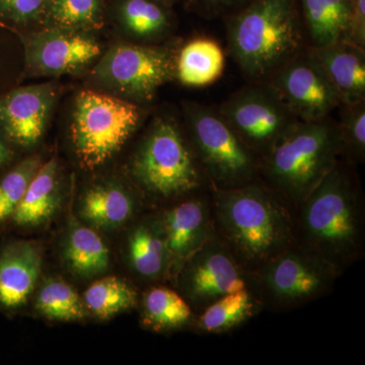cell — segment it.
Here are the masks:
<instances>
[{
  "instance_id": "cell-1",
  "label": "cell",
  "mask_w": 365,
  "mask_h": 365,
  "mask_svg": "<svg viewBox=\"0 0 365 365\" xmlns=\"http://www.w3.org/2000/svg\"><path fill=\"white\" fill-rule=\"evenodd\" d=\"M209 192L215 232L249 273L297 241L294 209L261 180Z\"/></svg>"
},
{
  "instance_id": "cell-2",
  "label": "cell",
  "mask_w": 365,
  "mask_h": 365,
  "mask_svg": "<svg viewBox=\"0 0 365 365\" xmlns=\"http://www.w3.org/2000/svg\"><path fill=\"white\" fill-rule=\"evenodd\" d=\"M297 239L341 273L364 255V205L351 170L342 160L294 209Z\"/></svg>"
},
{
  "instance_id": "cell-3",
  "label": "cell",
  "mask_w": 365,
  "mask_h": 365,
  "mask_svg": "<svg viewBox=\"0 0 365 365\" xmlns=\"http://www.w3.org/2000/svg\"><path fill=\"white\" fill-rule=\"evenodd\" d=\"M223 20L228 53L253 83L267 81L307 48L299 0H253Z\"/></svg>"
},
{
  "instance_id": "cell-4",
  "label": "cell",
  "mask_w": 365,
  "mask_h": 365,
  "mask_svg": "<svg viewBox=\"0 0 365 365\" xmlns=\"http://www.w3.org/2000/svg\"><path fill=\"white\" fill-rule=\"evenodd\" d=\"M343 155L339 128L330 117L299 120L261 158L260 180L294 210Z\"/></svg>"
},
{
  "instance_id": "cell-5",
  "label": "cell",
  "mask_w": 365,
  "mask_h": 365,
  "mask_svg": "<svg viewBox=\"0 0 365 365\" xmlns=\"http://www.w3.org/2000/svg\"><path fill=\"white\" fill-rule=\"evenodd\" d=\"M132 177L146 195L174 200L209 189L188 136L167 117L151 123L130 163Z\"/></svg>"
},
{
  "instance_id": "cell-6",
  "label": "cell",
  "mask_w": 365,
  "mask_h": 365,
  "mask_svg": "<svg viewBox=\"0 0 365 365\" xmlns=\"http://www.w3.org/2000/svg\"><path fill=\"white\" fill-rule=\"evenodd\" d=\"M188 139L210 189H232L260 180L261 158L250 150L217 109L185 106Z\"/></svg>"
},
{
  "instance_id": "cell-7",
  "label": "cell",
  "mask_w": 365,
  "mask_h": 365,
  "mask_svg": "<svg viewBox=\"0 0 365 365\" xmlns=\"http://www.w3.org/2000/svg\"><path fill=\"white\" fill-rule=\"evenodd\" d=\"M342 273L299 242L251 273L263 309L290 311L332 292Z\"/></svg>"
},
{
  "instance_id": "cell-8",
  "label": "cell",
  "mask_w": 365,
  "mask_h": 365,
  "mask_svg": "<svg viewBox=\"0 0 365 365\" xmlns=\"http://www.w3.org/2000/svg\"><path fill=\"white\" fill-rule=\"evenodd\" d=\"M139 106L132 101L83 91L74 106L71 140L79 163L93 170L121 150L140 121Z\"/></svg>"
},
{
  "instance_id": "cell-9",
  "label": "cell",
  "mask_w": 365,
  "mask_h": 365,
  "mask_svg": "<svg viewBox=\"0 0 365 365\" xmlns=\"http://www.w3.org/2000/svg\"><path fill=\"white\" fill-rule=\"evenodd\" d=\"M177 54L163 46H113L98 62L93 78L132 102H150L160 86L176 78Z\"/></svg>"
},
{
  "instance_id": "cell-10",
  "label": "cell",
  "mask_w": 365,
  "mask_h": 365,
  "mask_svg": "<svg viewBox=\"0 0 365 365\" xmlns=\"http://www.w3.org/2000/svg\"><path fill=\"white\" fill-rule=\"evenodd\" d=\"M217 110L260 158L299 121L267 81L245 86Z\"/></svg>"
},
{
  "instance_id": "cell-11",
  "label": "cell",
  "mask_w": 365,
  "mask_h": 365,
  "mask_svg": "<svg viewBox=\"0 0 365 365\" xmlns=\"http://www.w3.org/2000/svg\"><path fill=\"white\" fill-rule=\"evenodd\" d=\"M176 276L178 292L196 314L225 295L245 288L254 289L251 273L216 232L182 264Z\"/></svg>"
},
{
  "instance_id": "cell-12",
  "label": "cell",
  "mask_w": 365,
  "mask_h": 365,
  "mask_svg": "<svg viewBox=\"0 0 365 365\" xmlns=\"http://www.w3.org/2000/svg\"><path fill=\"white\" fill-rule=\"evenodd\" d=\"M267 83L300 121H321L339 108L338 91L309 47L290 59Z\"/></svg>"
},
{
  "instance_id": "cell-13",
  "label": "cell",
  "mask_w": 365,
  "mask_h": 365,
  "mask_svg": "<svg viewBox=\"0 0 365 365\" xmlns=\"http://www.w3.org/2000/svg\"><path fill=\"white\" fill-rule=\"evenodd\" d=\"M29 71L62 76L83 68L101 54L97 41L78 31L52 28L33 34L25 43Z\"/></svg>"
},
{
  "instance_id": "cell-14",
  "label": "cell",
  "mask_w": 365,
  "mask_h": 365,
  "mask_svg": "<svg viewBox=\"0 0 365 365\" xmlns=\"http://www.w3.org/2000/svg\"><path fill=\"white\" fill-rule=\"evenodd\" d=\"M170 259L176 274L182 263L215 234L209 189L182 198L160 213Z\"/></svg>"
},
{
  "instance_id": "cell-15",
  "label": "cell",
  "mask_w": 365,
  "mask_h": 365,
  "mask_svg": "<svg viewBox=\"0 0 365 365\" xmlns=\"http://www.w3.org/2000/svg\"><path fill=\"white\" fill-rule=\"evenodd\" d=\"M55 98L56 90L49 83L9 91L0 98V128L18 145H35L44 134Z\"/></svg>"
},
{
  "instance_id": "cell-16",
  "label": "cell",
  "mask_w": 365,
  "mask_h": 365,
  "mask_svg": "<svg viewBox=\"0 0 365 365\" xmlns=\"http://www.w3.org/2000/svg\"><path fill=\"white\" fill-rule=\"evenodd\" d=\"M42 269V255L33 242H14L0 255V304L16 309L28 302Z\"/></svg>"
},
{
  "instance_id": "cell-17",
  "label": "cell",
  "mask_w": 365,
  "mask_h": 365,
  "mask_svg": "<svg viewBox=\"0 0 365 365\" xmlns=\"http://www.w3.org/2000/svg\"><path fill=\"white\" fill-rule=\"evenodd\" d=\"M309 48L337 90L341 104L365 101V48L348 41Z\"/></svg>"
},
{
  "instance_id": "cell-18",
  "label": "cell",
  "mask_w": 365,
  "mask_h": 365,
  "mask_svg": "<svg viewBox=\"0 0 365 365\" xmlns=\"http://www.w3.org/2000/svg\"><path fill=\"white\" fill-rule=\"evenodd\" d=\"M127 240L129 264L139 277L155 281L172 273L160 215L137 222Z\"/></svg>"
},
{
  "instance_id": "cell-19",
  "label": "cell",
  "mask_w": 365,
  "mask_h": 365,
  "mask_svg": "<svg viewBox=\"0 0 365 365\" xmlns=\"http://www.w3.org/2000/svg\"><path fill=\"white\" fill-rule=\"evenodd\" d=\"M136 211V199L129 190L114 182H102L90 187L79 202L78 212L90 227L114 230L131 220Z\"/></svg>"
},
{
  "instance_id": "cell-20",
  "label": "cell",
  "mask_w": 365,
  "mask_h": 365,
  "mask_svg": "<svg viewBox=\"0 0 365 365\" xmlns=\"http://www.w3.org/2000/svg\"><path fill=\"white\" fill-rule=\"evenodd\" d=\"M58 163L55 158L41 165L21 199L13 218L16 225L35 227L45 225L60 205Z\"/></svg>"
},
{
  "instance_id": "cell-21",
  "label": "cell",
  "mask_w": 365,
  "mask_h": 365,
  "mask_svg": "<svg viewBox=\"0 0 365 365\" xmlns=\"http://www.w3.org/2000/svg\"><path fill=\"white\" fill-rule=\"evenodd\" d=\"M263 311L257 292L245 288L220 297L196 314L192 328L202 334L232 332L246 325Z\"/></svg>"
},
{
  "instance_id": "cell-22",
  "label": "cell",
  "mask_w": 365,
  "mask_h": 365,
  "mask_svg": "<svg viewBox=\"0 0 365 365\" xmlns=\"http://www.w3.org/2000/svg\"><path fill=\"white\" fill-rule=\"evenodd\" d=\"M311 47L347 39L352 0H299Z\"/></svg>"
},
{
  "instance_id": "cell-23",
  "label": "cell",
  "mask_w": 365,
  "mask_h": 365,
  "mask_svg": "<svg viewBox=\"0 0 365 365\" xmlns=\"http://www.w3.org/2000/svg\"><path fill=\"white\" fill-rule=\"evenodd\" d=\"M225 67V53L220 44L209 38H197L178 52L176 78L182 85L201 88L215 83Z\"/></svg>"
},
{
  "instance_id": "cell-24",
  "label": "cell",
  "mask_w": 365,
  "mask_h": 365,
  "mask_svg": "<svg viewBox=\"0 0 365 365\" xmlns=\"http://www.w3.org/2000/svg\"><path fill=\"white\" fill-rule=\"evenodd\" d=\"M67 267L78 277L90 278L109 268L110 253L105 242L90 227L72 222L63 250Z\"/></svg>"
},
{
  "instance_id": "cell-25",
  "label": "cell",
  "mask_w": 365,
  "mask_h": 365,
  "mask_svg": "<svg viewBox=\"0 0 365 365\" xmlns=\"http://www.w3.org/2000/svg\"><path fill=\"white\" fill-rule=\"evenodd\" d=\"M144 325L158 332H170L193 327L196 314L177 290L155 287L145 292L143 299Z\"/></svg>"
},
{
  "instance_id": "cell-26",
  "label": "cell",
  "mask_w": 365,
  "mask_h": 365,
  "mask_svg": "<svg viewBox=\"0 0 365 365\" xmlns=\"http://www.w3.org/2000/svg\"><path fill=\"white\" fill-rule=\"evenodd\" d=\"M83 302L88 313L98 319H108L135 307L138 294L126 281L109 276L93 282L86 289Z\"/></svg>"
},
{
  "instance_id": "cell-27",
  "label": "cell",
  "mask_w": 365,
  "mask_h": 365,
  "mask_svg": "<svg viewBox=\"0 0 365 365\" xmlns=\"http://www.w3.org/2000/svg\"><path fill=\"white\" fill-rule=\"evenodd\" d=\"M120 19L125 30L140 40L158 39L170 28L169 11L157 0H124Z\"/></svg>"
},
{
  "instance_id": "cell-28",
  "label": "cell",
  "mask_w": 365,
  "mask_h": 365,
  "mask_svg": "<svg viewBox=\"0 0 365 365\" xmlns=\"http://www.w3.org/2000/svg\"><path fill=\"white\" fill-rule=\"evenodd\" d=\"M36 309L45 318L59 322L81 321L88 314L83 299L61 279L46 281L38 294Z\"/></svg>"
},
{
  "instance_id": "cell-29",
  "label": "cell",
  "mask_w": 365,
  "mask_h": 365,
  "mask_svg": "<svg viewBox=\"0 0 365 365\" xmlns=\"http://www.w3.org/2000/svg\"><path fill=\"white\" fill-rule=\"evenodd\" d=\"M45 11L53 28L63 30L83 32L102 21L100 0H48Z\"/></svg>"
},
{
  "instance_id": "cell-30",
  "label": "cell",
  "mask_w": 365,
  "mask_h": 365,
  "mask_svg": "<svg viewBox=\"0 0 365 365\" xmlns=\"http://www.w3.org/2000/svg\"><path fill=\"white\" fill-rule=\"evenodd\" d=\"M41 160L30 158L19 163L0 182V223L13 217L26 189L40 169Z\"/></svg>"
},
{
  "instance_id": "cell-31",
  "label": "cell",
  "mask_w": 365,
  "mask_h": 365,
  "mask_svg": "<svg viewBox=\"0 0 365 365\" xmlns=\"http://www.w3.org/2000/svg\"><path fill=\"white\" fill-rule=\"evenodd\" d=\"M338 124L344 155L359 163L365 158V101L341 104Z\"/></svg>"
},
{
  "instance_id": "cell-32",
  "label": "cell",
  "mask_w": 365,
  "mask_h": 365,
  "mask_svg": "<svg viewBox=\"0 0 365 365\" xmlns=\"http://www.w3.org/2000/svg\"><path fill=\"white\" fill-rule=\"evenodd\" d=\"M48 0H0V16L16 24L36 20Z\"/></svg>"
},
{
  "instance_id": "cell-33",
  "label": "cell",
  "mask_w": 365,
  "mask_h": 365,
  "mask_svg": "<svg viewBox=\"0 0 365 365\" xmlns=\"http://www.w3.org/2000/svg\"><path fill=\"white\" fill-rule=\"evenodd\" d=\"M253 0H192L199 13L205 18H225L239 11Z\"/></svg>"
},
{
  "instance_id": "cell-34",
  "label": "cell",
  "mask_w": 365,
  "mask_h": 365,
  "mask_svg": "<svg viewBox=\"0 0 365 365\" xmlns=\"http://www.w3.org/2000/svg\"><path fill=\"white\" fill-rule=\"evenodd\" d=\"M348 42L365 48V0H352Z\"/></svg>"
},
{
  "instance_id": "cell-35",
  "label": "cell",
  "mask_w": 365,
  "mask_h": 365,
  "mask_svg": "<svg viewBox=\"0 0 365 365\" xmlns=\"http://www.w3.org/2000/svg\"><path fill=\"white\" fill-rule=\"evenodd\" d=\"M13 158V153L7 148L6 143L0 139V168Z\"/></svg>"
}]
</instances>
